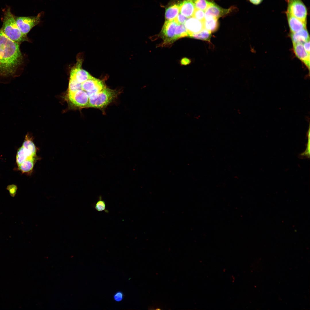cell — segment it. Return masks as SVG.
Listing matches in <instances>:
<instances>
[{"mask_svg": "<svg viewBox=\"0 0 310 310\" xmlns=\"http://www.w3.org/2000/svg\"><path fill=\"white\" fill-rule=\"evenodd\" d=\"M292 41L293 44L303 43L309 40V36L306 28L303 29L290 34Z\"/></svg>", "mask_w": 310, "mask_h": 310, "instance_id": "obj_15", "label": "cell"}, {"mask_svg": "<svg viewBox=\"0 0 310 310\" xmlns=\"http://www.w3.org/2000/svg\"><path fill=\"white\" fill-rule=\"evenodd\" d=\"M218 19L213 17L205 18L202 22L204 29L211 33L215 32L218 29Z\"/></svg>", "mask_w": 310, "mask_h": 310, "instance_id": "obj_17", "label": "cell"}, {"mask_svg": "<svg viewBox=\"0 0 310 310\" xmlns=\"http://www.w3.org/2000/svg\"><path fill=\"white\" fill-rule=\"evenodd\" d=\"M249 1L253 4L258 5L260 4L263 0H249Z\"/></svg>", "mask_w": 310, "mask_h": 310, "instance_id": "obj_31", "label": "cell"}, {"mask_svg": "<svg viewBox=\"0 0 310 310\" xmlns=\"http://www.w3.org/2000/svg\"><path fill=\"white\" fill-rule=\"evenodd\" d=\"M179 12L187 18L192 16L195 7L193 0H184L178 4Z\"/></svg>", "mask_w": 310, "mask_h": 310, "instance_id": "obj_14", "label": "cell"}, {"mask_svg": "<svg viewBox=\"0 0 310 310\" xmlns=\"http://www.w3.org/2000/svg\"><path fill=\"white\" fill-rule=\"evenodd\" d=\"M106 87L101 80L92 76L82 83V90L87 92L89 97L98 92Z\"/></svg>", "mask_w": 310, "mask_h": 310, "instance_id": "obj_8", "label": "cell"}, {"mask_svg": "<svg viewBox=\"0 0 310 310\" xmlns=\"http://www.w3.org/2000/svg\"><path fill=\"white\" fill-rule=\"evenodd\" d=\"M78 60L75 65L71 69L70 76L73 78L78 82L82 83L92 76L87 71L82 68V60Z\"/></svg>", "mask_w": 310, "mask_h": 310, "instance_id": "obj_9", "label": "cell"}, {"mask_svg": "<svg viewBox=\"0 0 310 310\" xmlns=\"http://www.w3.org/2000/svg\"><path fill=\"white\" fill-rule=\"evenodd\" d=\"M187 18L181 14L179 12L177 17L174 20L178 24H184Z\"/></svg>", "mask_w": 310, "mask_h": 310, "instance_id": "obj_27", "label": "cell"}, {"mask_svg": "<svg viewBox=\"0 0 310 310\" xmlns=\"http://www.w3.org/2000/svg\"><path fill=\"white\" fill-rule=\"evenodd\" d=\"M303 47L305 51L310 54V40L307 41L303 43Z\"/></svg>", "mask_w": 310, "mask_h": 310, "instance_id": "obj_29", "label": "cell"}, {"mask_svg": "<svg viewBox=\"0 0 310 310\" xmlns=\"http://www.w3.org/2000/svg\"><path fill=\"white\" fill-rule=\"evenodd\" d=\"M36 156L22 146L18 150L16 156V162L19 165L24 161L29 159L36 158Z\"/></svg>", "mask_w": 310, "mask_h": 310, "instance_id": "obj_16", "label": "cell"}, {"mask_svg": "<svg viewBox=\"0 0 310 310\" xmlns=\"http://www.w3.org/2000/svg\"><path fill=\"white\" fill-rule=\"evenodd\" d=\"M1 29L7 37L18 43L28 40L27 36L24 35L20 31L16 24L15 19L9 10L5 15Z\"/></svg>", "mask_w": 310, "mask_h": 310, "instance_id": "obj_2", "label": "cell"}, {"mask_svg": "<svg viewBox=\"0 0 310 310\" xmlns=\"http://www.w3.org/2000/svg\"><path fill=\"white\" fill-rule=\"evenodd\" d=\"M42 12L31 17H20L15 19L16 24L22 33L27 36V34L40 22Z\"/></svg>", "mask_w": 310, "mask_h": 310, "instance_id": "obj_5", "label": "cell"}, {"mask_svg": "<svg viewBox=\"0 0 310 310\" xmlns=\"http://www.w3.org/2000/svg\"><path fill=\"white\" fill-rule=\"evenodd\" d=\"M211 32L204 29L199 32L193 34L190 37L206 41H210L211 37Z\"/></svg>", "mask_w": 310, "mask_h": 310, "instance_id": "obj_21", "label": "cell"}, {"mask_svg": "<svg viewBox=\"0 0 310 310\" xmlns=\"http://www.w3.org/2000/svg\"><path fill=\"white\" fill-rule=\"evenodd\" d=\"M95 208L96 210L101 212L105 210L106 204L105 202L100 197L95 206Z\"/></svg>", "mask_w": 310, "mask_h": 310, "instance_id": "obj_26", "label": "cell"}, {"mask_svg": "<svg viewBox=\"0 0 310 310\" xmlns=\"http://www.w3.org/2000/svg\"><path fill=\"white\" fill-rule=\"evenodd\" d=\"M192 17L203 22L205 19V11L195 8Z\"/></svg>", "mask_w": 310, "mask_h": 310, "instance_id": "obj_25", "label": "cell"}, {"mask_svg": "<svg viewBox=\"0 0 310 310\" xmlns=\"http://www.w3.org/2000/svg\"><path fill=\"white\" fill-rule=\"evenodd\" d=\"M184 24L189 37L204 29L203 22L192 17L187 18Z\"/></svg>", "mask_w": 310, "mask_h": 310, "instance_id": "obj_11", "label": "cell"}, {"mask_svg": "<svg viewBox=\"0 0 310 310\" xmlns=\"http://www.w3.org/2000/svg\"><path fill=\"white\" fill-rule=\"evenodd\" d=\"M67 99L73 106L79 108L88 107L89 97L85 91L80 90L73 92H67Z\"/></svg>", "mask_w": 310, "mask_h": 310, "instance_id": "obj_7", "label": "cell"}, {"mask_svg": "<svg viewBox=\"0 0 310 310\" xmlns=\"http://www.w3.org/2000/svg\"><path fill=\"white\" fill-rule=\"evenodd\" d=\"M22 146L34 154L36 155V148L32 139V138L30 137L28 133L26 135Z\"/></svg>", "mask_w": 310, "mask_h": 310, "instance_id": "obj_20", "label": "cell"}, {"mask_svg": "<svg viewBox=\"0 0 310 310\" xmlns=\"http://www.w3.org/2000/svg\"><path fill=\"white\" fill-rule=\"evenodd\" d=\"M191 62V60L187 58H183L181 61V63L182 65H187L189 64Z\"/></svg>", "mask_w": 310, "mask_h": 310, "instance_id": "obj_30", "label": "cell"}, {"mask_svg": "<svg viewBox=\"0 0 310 310\" xmlns=\"http://www.w3.org/2000/svg\"><path fill=\"white\" fill-rule=\"evenodd\" d=\"M231 9H224L212 2L205 11V18L213 17L218 19L224 16L231 11Z\"/></svg>", "mask_w": 310, "mask_h": 310, "instance_id": "obj_10", "label": "cell"}, {"mask_svg": "<svg viewBox=\"0 0 310 310\" xmlns=\"http://www.w3.org/2000/svg\"><path fill=\"white\" fill-rule=\"evenodd\" d=\"M289 29L291 33H294L306 28V23L298 19L286 12Z\"/></svg>", "mask_w": 310, "mask_h": 310, "instance_id": "obj_13", "label": "cell"}, {"mask_svg": "<svg viewBox=\"0 0 310 310\" xmlns=\"http://www.w3.org/2000/svg\"><path fill=\"white\" fill-rule=\"evenodd\" d=\"M179 12L178 5L174 4L168 7L166 10L165 18L166 20H174Z\"/></svg>", "mask_w": 310, "mask_h": 310, "instance_id": "obj_18", "label": "cell"}, {"mask_svg": "<svg viewBox=\"0 0 310 310\" xmlns=\"http://www.w3.org/2000/svg\"><path fill=\"white\" fill-rule=\"evenodd\" d=\"M118 94L117 91L106 87L89 97L88 108H102L105 107L117 97Z\"/></svg>", "mask_w": 310, "mask_h": 310, "instance_id": "obj_3", "label": "cell"}, {"mask_svg": "<svg viewBox=\"0 0 310 310\" xmlns=\"http://www.w3.org/2000/svg\"><path fill=\"white\" fill-rule=\"evenodd\" d=\"M36 158L26 160L18 165L19 169L23 173L29 172L34 167Z\"/></svg>", "mask_w": 310, "mask_h": 310, "instance_id": "obj_19", "label": "cell"}, {"mask_svg": "<svg viewBox=\"0 0 310 310\" xmlns=\"http://www.w3.org/2000/svg\"><path fill=\"white\" fill-rule=\"evenodd\" d=\"M195 8L205 11L212 2L208 0H193Z\"/></svg>", "mask_w": 310, "mask_h": 310, "instance_id": "obj_24", "label": "cell"}, {"mask_svg": "<svg viewBox=\"0 0 310 310\" xmlns=\"http://www.w3.org/2000/svg\"><path fill=\"white\" fill-rule=\"evenodd\" d=\"M175 34L178 39L189 36L184 24H177L175 30Z\"/></svg>", "mask_w": 310, "mask_h": 310, "instance_id": "obj_23", "label": "cell"}, {"mask_svg": "<svg viewBox=\"0 0 310 310\" xmlns=\"http://www.w3.org/2000/svg\"><path fill=\"white\" fill-rule=\"evenodd\" d=\"M177 24L174 20L165 21L161 31L163 41L162 46H169L178 39L175 34Z\"/></svg>", "mask_w": 310, "mask_h": 310, "instance_id": "obj_6", "label": "cell"}, {"mask_svg": "<svg viewBox=\"0 0 310 310\" xmlns=\"http://www.w3.org/2000/svg\"><path fill=\"white\" fill-rule=\"evenodd\" d=\"M114 298L116 301L119 302L121 301L123 298V293L120 291L117 292L114 294Z\"/></svg>", "mask_w": 310, "mask_h": 310, "instance_id": "obj_28", "label": "cell"}, {"mask_svg": "<svg viewBox=\"0 0 310 310\" xmlns=\"http://www.w3.org/2000/svg\"><path fill=\"white\" fill-rule=\"evenodd\" d=\"M294 53L297 57L309 69L310 67V54L305 49L302 43L293 44Z\"/></svg>", "mask_w": 310, "mask_h": 310, "instance_id": "obj_12", "label": "cell"}, {"mask_svg": "<svg viewBox=\"0 0 310 310\" xmlns=\"http://www.w3.org/2000/svg\"><path fill=\"white\" fill-rule=\"evenodd\" d=\"M82 90V83L78 82L73 78L70 76L68 92H73Z\"/></svg>", "mask_w": 310, "mask_h": 310, "instance_id": "obj_22", "label": "cell"}, {"mask_svg": "<svg viewBox=\"0 0 310 310\" xmlns=\"http://www.w3.org/2000/svg\"><path fill=\"white\" fill-rule=\"evenodd\" d=\"M287 3L286 12L307 23V9L301 0H286Z\"/></svg>", "mask_w": 310, "mask_h": 310, "instance_id": "obj_4", "label": "cell"}, {"mask_svg": "<svg viewBox=\"0 0 310 310\" xmlns=\"http://www.w3.org/2000/svg\"><path fill=\"white\" fill-rule=\"evenodd\" d=\"M23 61L19 44L9 38L0 30V75H13Z\"/></svg>", "mask_w": 310, "mask_h": 310, "instance_id": "obj_1", "label": "cell"}]
</instances>
